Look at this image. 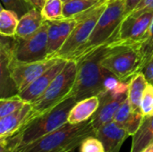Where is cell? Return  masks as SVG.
<instances>
[{"label":"cell","mask_w":153,"mask_h":152,"mask_svg":"<svg viewBox=\"0 0 153 152\" xmlns=\"http://www.w3.org/2000/svg\"><path fill=\"white\" fill-rule=\"evenodd\" d=\"M81 152H106L102 142L96 136L87 137L80 145Z\"/></svg>","instance_id":"f1b7e54d"},{"label":"cell","mask_w":153,"mask_h":152,"mask_svg":"<svg viewBox=\"0 0 153 152\" xmlns=\"http://www.w3.org/2000/svg\"><path fill=\"white\" fill-rule=\"evenodd\" d=\"M66 63V59L60 58L53 66H51L34 82L29 84L23 90L19 92L18 94L20 95V97L27 103H33L46 91L52 81L64 69Z\"/></svg>","instance_id":"4fadbf2b"},{"label":"cell","mask_w":153,"mask_h":152,"mask_svg":"<svg viewBox=\"0 0 153 152\" xmlns=\"http://www.w3.org/2000/svg\"><path fill=\"white\" fill-rule=\"evenodd\" d=\"M143 116H144L142 114V112L133 110L127 98L118 108L114 121L120 127L125 129L129 136H133L141 126Z\"/></svg>","instance_id":"2e32d148"},{"label":"cell","mask_w":153,"mask_h":152,"mask_svg":"<svg viewBox=\"0 0 153 152\" xmlns=\"http://www.w3.org/2000/svg\"><path fill=\"white\" fill-rule=\"evenodd\" d=\"M40 9L34 7L19 19L16 35L20 38H27L35 33L44 23Z\"/></svg>","instance_id":"ac0fdd59"},{"label":"cell","mask_w":153,"mask_h":152,"mask_svg":"<svg viewBox=\"0 0 153 152\" xmlns=\"http://www.w3.org/2000/svg\"><path fill=\"white\" fill-rule=\"evenodd\" d=\"M26 103L19 94L8 98H2L0 99V118L19 110Z\"/></svg>","instance_id":"484cf974"},{"label":"cell","mask_w":153,"mask_h":152,"mask_svg":"<svg viewBox=\"0 0 153 152\" xmlns=\"http://www.w3.org/2000/svg\"><path fill=\"white\" fill-rule=\"evenodd\" d=\"M122 41L118 39L111 40L75 61L77 73L70 96L74 97L77 102L104 92L102 61Z\"/></svg>","instance_id":"7a4b0ae2"},{"label":"cell","mask_w":153,"mask_h":152,"mask_svg":"<svg viewBox=\"0 0 153 152\" xmlns=\"http://www.w3.org/2000/svg\"><path fill=\"white\" fill-rule=\"evenodd\" d=\"M63 7V0H46L42 8L40 9L44 21L50 22L64 19Z\"/></svg>","instance_id":"cb8c5ba5"},{"label":"cell","mask_w":153,"mask_h":152,"mask_svg":"<svg viewBox=\"0 0 153 152\" xmlns=\"http://www.w3.org/2000/svg\"><path fill=\"white\" fill-rule=\"evenodd\" d=\"M35 117L32 105L26 103L19 110L0 118V139L7 138L19 132L27 123Z\"/></svg>","instance_id":"5bb4252c"},{"label":"cell","mask_w":153,"mask_h":152,"mask_svg":"<svg viewBox=\"0 0 153 152\" xmlns=\"http://www.w3.org/2000/svg\"><path fill=\"white\" fill-rule=\"evenodd\" d=\"M30 3H31L35 7H37V8H39V9H41L46 0H30Z\"/></svg>","instance_id":"1f68e13d"},{"label":"cell","mask_w":153,"mask_h":152,"mask_svg":"<svg viewBox=\"0 0 153 152\" xmlns=\"http://www.w3.org/2000/svg\"><path fill=\"white\" fill-rule=\"evenodd\" d=\"M59 59L46 58L30 63H15L12 60L10 66L11 77L17 88L18 93L53 66Z\"/></svg>","instance_id":"9c48e42d"},{"label":"cell","mask_w":153,"mask_h":152,"mask_svg":"<svg viewBox=\"0 0 153 152\" xmlns=\"http://www.w3.org/2000/svg\"><path fill=\"white\" fill-rule=\"evenodd\" d=\"M13 61L15 63H30L48 57V22L27 38L13 37Z\"/></svg>","instance_id":"ba28073f"},{"label":"cell","mask_w":153,"mask_h":152,"mask_svg":"<svg viewBox=\"0 0 153 152\" xmlns=\"http://www.w3.org/2000/svg\"><path fill=\"white\" fill-rule=\"evenodd\" d=\"M91 119L80 124L65 123L56 130L13 152H53L69 146H80L89 136H95Z\"/></svg>","instance_id":"3957f363"},{"label":"cell","mask_w":153,"mask_h":152,"mask_svg":"<svg viewBox=\"0 0 153 152\" xmlns=\"http://www.w3.org/2000/svg\"><path fill=\"white\" fill-rule=\"evenodd\" d=\"M103 1H108V0H103Z\"/></svg>","instance_id":"d590c367"},{"label":"cell","mask_w":153,"mask_h":152,"mask_svg":"<svg viewBox=\"0 0 153 152\" xmlns=\"http://www.w3.org/2000/svg\"><path fill=\"white\" fill-rule=\"evenodd\" d=\"M141 112L143 116H153V85L148 83L141 101Z\"/></svg>","instance_id":"83f0119b"},{"label":"cell","mask_w":153,"mask_h":152,"mask_svg":"<svg viewBox=\"0 0 153 152\" xmlns=\"http://www.w3.org/2000/svg\"><path fill=\"white\" fill-rule=\"evenodd\" d=\"M12 40L13 37L1 36L0 41V73H1V99L8 98L18 94L17 88L11 77V63L12 55Z\"/></svg>","instance_id":"7c38bea8"},{"label":"cell","mask_w":153,"mask_h":152,"mask_svg":"<svg viewBox=\"0 0 153 152\" xmlns=\"http://www.w3.org/2000/svg\"><path fill=\"white\" fill-rule=\"evenodd\" d=\"M153 143V116H144L141 126L133 135L130 152H142Z\"/></svg>","instance_id":"d6986e66"},{"label":"cell","mask_w":153,"mask_h":152,"mask_svg":"<svg viewBox=\"0 0 153 152\" xmlns=\"http://www.w3.org/2000/svg\"><path fill=\"white\" fill-rule=\"evenodd\" d=\"M143 72L148 82L153 85V56L151 58V60L149 61V63L144 67V69L143 70Z\"/></svg>","instance_id":"f546056e"},{"label":"cell","mask_w":153,"mask_h":152,"mask_svg":"<svg viewBox=\"0 0 153 152\" xmlns=\"http://www.w3.org/2000/svg\"><path fill=\"white\" fill-rule=\"evenodd\" d=\"M142 152H153V143L148 146L145 150H143Z\"/></svg>","instance_id":"836d02e7"},{"label":"cell","mask_w":153,"mask_h":152,"mask_svg":"<svg viewBox=\"0 0 153 152\" xmlns=\"http://www.w3.org/2000/svg\"><path fill=\"white\" fill-rule=\"evenodd\" d=\"M126 0H108V5L97 22L89 39L68 60L76 61L97 47L117 39L118 30L125 18Z\"/></svg>","instance_id":"277c9868"},{"label":"cell","mask_w":153,"mask_h":152,"mask_svg":"<svg viewBox=\"0 0 153 152\" xmlns=\"http://www.w3.org/2000/svg\"><path fill=\"white\" fill-rule=\"evenodd\" d=\"M19 16L5 8L1 9L0 13V34L4 37H14L19 22Z\"/></svg>","instance_id":"44dd1931"},{"label":"cell","mask_w":153,"mask_h":152,"mask_svg":"<svg viewBox=\"0 0 153 152\" xmlns=\"http://www.w3.org/2000/svg\"><path fill=\"white\" fill-rule=\"evenodd\" d=\"M5 9L15 13L19 18L27 13L35 6L30 0H1Z\"/></svg>","instance_id":"4316f807"},{"label":"cell","mask_w":153,"mask_h":152,"mask_svg":"<svg viewBox=\"0 0 153 152\" xmlns=\"http://www.w3.org/2000/svg\"><path fill=\"white\" fill-rule=\"evenodd\" d=\"M142 2V0H126V8H125V17L128 15L134 8Z\"/></svg>","instance_id":"4dcf8cb0"},{"label":"cell","mask_w":153,"mask_h":152,"mask_svg":"<svg viewBox=\"0 0 153 152\" xmlns=\"http://www.w3.org/2000/svg\"><path fill=\"white\" fill-rule=\"evenodd\" d=\"M142 55L140 45L122 41L102 61V66L112 72L122 82H129L140 73Z\"/></svg>","instance_id":"52a82bcc"},{"label":"cell","mask_w":153,"mask_h":152,"mask_svg":"<svg viewBox=\"0 0 153 152\" xmlns=\"http://www.w3.org/2000/svg\"><path fill=\"white\" fill-rule=\"evenodd\" d=\"M140 51L142 55V61L140 65V71L143 72L146 65L149 63L153 56V20L149 30H147L143 42L141 43Z\"/></svg>","instance_id":"d4e9b609"},{"label":"cell","mask_w":153,"mask_h":152,"mask_svg":"<svg viewBox=\"0 0 153 152\" xmlns=\"http://www.w3.org/2000/svg\"><path fill=\"white\" fill-rule=\"evenodd\" d=\"M78 146H75V145H73V146H69V147H66V148H64L62 150H59V151H56L53 152H70L72 151H74L75 148H77Z\"/></svg>","instance_id":"d6a6232c"},{"label":"cell","mask_w":153,"mask_h":152,"mask_svg":"<svg viewBox=\"0 0 153 152\" xmlns=\"http://www.w3.org/2000/svg\"><path fill=\"white\" fill-rule=\"evenodd\" d=\"M100 105L98 96L91 97L78 101L71 109L68 116V123L80 124L92 117Z\"/></svg>","instance_id":"e0dca14e"},{"label":"cell","mask_w":153,"mask_h":152,"mask_svg":"<svg viewBox=\"0 0 153 152\" xmlns=\"http://www.w3.org/2000/svg\"><path fill=\"white\" fill-rule=\"evenodd\" d=\"M103 0H69L64 3L63 13L65 18H70L84 13Z\"/></svg>","instance_id":"7402d4cb"},{"label":"cell","mask_w":153,"mask_h":152,"mask_svg":"<svg viewBox=\"0 0 153 152\" xmlns=\"http://www.w3.org/2000/svg\"><path fill=\"white\" fill-rule=\"evenodd\" d=\"M47 22H48V57L47 58H52L53 56L59 51V49L63 46V42L61 40L58 22L50 21Z\"/></svg>","instance_id":"603a6c76"},{"label":"cell","mask_w":153,"mask_h":152,"mask_svg":"<svg viewBox=\"0 0 153 152\" xmlns=\"http://www.w3.org/2000/svg\"><path fill=\"white\" fill-rule=\"evenodd\" d=\"M95 136L102 142L106 152H119L129 134L115 121H112L98 129Z\"/></svg>","instance_id":"9a60e30c"},{"label":"cell","mask_w":153,"mask_h":152,"mask_svg":"<svg viewBox=\"0 0 153 152\" xmlns=\"http://www.w3.org/2000/svg\"><path fill=\"white\" fill-rule=\"evenodd\" d=\"M98 97L100 99V105L97 111L91 118L95 132L102 125L114 121L118 108L127 99L128 93L113 94L105 91L100 94Z\"/></svg>","instance_id":"8fae6325"},{"label":"cell","mask_w":153,"mask_h":152,"mask_svg":"<svg viewBox=\"0 0 153 152\" xmlns=\"http://www.w3.org/2000/svg\"><path fill=\"white\" fill-rule=\"evenodd\" d=\"M148 81L143 73L140 72L136 73L129 81L128 88V100L131 104V107L134 111L141 112V101L144 90L148 85Z\"/></svg>","instance_id":"ffe728a7"},{"label":"cell","mask_w":153,"mask_h":152,"mask_svg":"<svg viewBox=\"0 0 153 152\" xmlns=\"http://www.w3.org/2000/svg\"><path fill=\"white\" fill-rule=\"evenodd\" d=\"M66 1H69V0H63V2L65 3V2H66Z\"/></svg>","instance_id":"e575fe53"},{"label":"cell","mask_w":153,"mask_h":152,"mask_svg":"<svg viewBox=\"0 0 153 152\" xmlns=\"http://www.w3.org/2000/svg\"><path fill=\"white\" fill-rule=\"evenodd\" d=\"M153 20V11L144 12L138 15L128 14L122 21L117 39L131 44L140 45Z\"/></svg>","instance_id":"30bf717a"},{"label":"cell","mask_w":153,"mask_h":152,"mask_svg":"<svg viewBox=\"0 0 153 152\" xmlns=\"http://www.w3.org/2000/svg\"><path fill=\"white\" fill-rule=\"evenodd\" d=\"M76 73V62L74 60H67L64 69L52 81L46 91L31 103L35 116L48 111L70 97V93L75 82Z\"/></svg>","instance_id":"5b68a950"},{"label":"cell","mask_w":153,"mask_h":152,"mask_svg":"<svg viewBox=\"0 0 153 152\" xmlns=\"http://www.w3.org/2000/svg\"><path fill=\"white\" fill-rule=\"evenodd\" d=\"M76 103L75 99L70 96L48 111L35 116L13 135L0 139V152H13L56 130L68 122L69 113Z\"/></svg>","instance_id":"6da1fadb"},{"label":"cell","mask_w":153,"mask_h":152,"mask_svg":"<svg viewBox=\"0 0 153 152\" xmlns=\"http://www.w3.org/2000/svg\"><path fill=\"white\" fill-rule=\"evenodd\" d=\"M107 5L108 1H101L88 11L74 15L78 19L77 24L59 51L56 52L52 58H62L68 60L78 48L85 44Z\"/></svg>","instance_id":"8992f818"}]
</instances>
